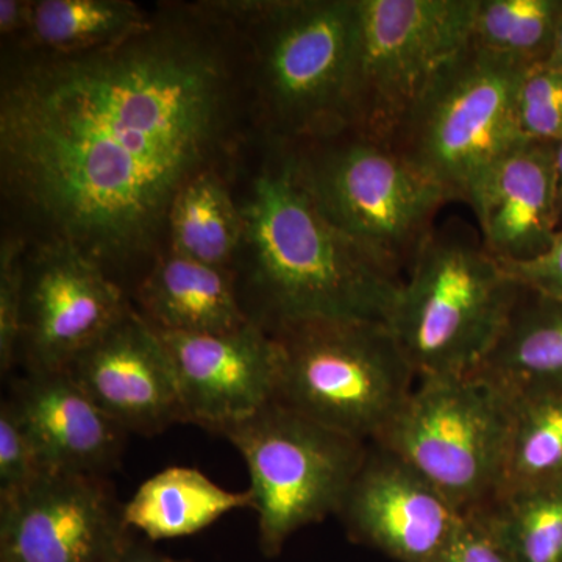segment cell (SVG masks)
<instances>
[{"label":"cell","mask_w":562,"mask_h":562,"mask_svg":"<svg viewBox=\"0 0 562 562\" xmlns=\"http://www.w3.org/2000/svg\"><path fill=\"white\" fill-rule=\"evenodd\" d=\"M132 308L110 272L60 241L25 255L20 361L25 372L65 371Z\"/></svg>","instance_id":"obj_11"},{"label":"cell","mask_w":562,"mask_h":562,"mask_svg":"<svg viewBox=\"0 0 562 562\" xmlns=\"http://www.w3.org/2000/svg\"><path fill=\"white\" fill-rule=\"evenodd\" d=\"M151 20L79 54L29 52L0 94L3 194L41 243L109 266L154 249L181 188L227 150L236 85L228 22Z\"/></svg>","instance_id":"obj_1"},{"label":"cell","mask_w":562,"mask_h":562,"mask_svg":"<svg viewBox=\"0 0 562 562\" xmlns=\"http://www.w3.org/2000/svg\"><path fill=\"white\" fill-rule=\"evenodd\" d=\"M33 2L29 0H2L0 2V33L20 40L29 31Z\"/></svg>","instance_id":"obj_31"},{"label":"cell","mask_w":562,"mask_h":562,"mask_svg":"<svg viewBox=\"0 0 562 562\" xmlns=\"http://www.w3.org/2000/svg\"><path fill=\"white\" fill-rule=\"evenodd\" d=\"M501 265L525 290L562 299V227L552 246L539 257L527 261H501Z\"/></svg>","instance_id":"obj_30"},{"label":"cell","mask_w":562,"mask_h":562,"mask_svg":"<svg viewBox=\"0 0 562 562\" xmlns=\"http://www.w3.org/2000/svg\"><path fill=\"white\" fill-rule=\"evenodd\" d=\"M547 66L558 70H562V24L560 32H558L557 43H554L552 55H550Z\"/></svg>","instance_id":"obj_34"},{"label":"cell","mask_w":562,"mask_h":562,"mask_svg":"<svg viewBox=\"0 0 562 562\" xmlns=\"http://www.w3.org/2000/svg\"><path fill=\"white\" fill-rule=\"evenodd\" d=\"M25 246L9 236L0 246V369L9 373L20 362Z\"/></svg>","instance_id":"obj_27"},{"label":"cell","mask_w":562,"mask_h":562,"mask_svg":"<svg viewBox=\"0 0 562 562\" xmlns=\"http://www.w3.org/2000/svg\"><path fill=\"white\" fill-rule=\"evenodd\" d=\"M524 288L462 221L432 228L386 324L417 380L479 371Z\"/></svg>","instance_id":"obj_4"},{"label":"cell","mask_w":562,"mask_h":562,"mask_svg":"<svg viewBox=\"0 0 562 562\" xmlns=\"http://www.w3.org/2000/svg\"><path fill=\"white\" fill-rule=\"evenodd\" d=\"M272 335L280 349L273 401L358 441H375L416 387L386 322L314 319Z\"/></svg>","instance_id":"obj_5"},{"label":"cell","mask_w":562,"mask_h":562,"mask_svg":"<svg viewBox=\"0 0 562 562\" xmlns=\"http://www.w3.org/2000/svg\"><path fill=\"white\" fill-rule=\"evenodd\" d=\"M43 473L105 476L120 461L127 431L66 371L25 372L10 397Z\"/></svg>","instance_id":"obj_17"},{"label":"cell","mask_w":562,"mask_h":562,"mask_svg":"<svg viewBox=\"0 0 562 562\" xmlns=\"http://www.w3.org/2000/svg\"><path fill=\"white\" fill-rule=\"evenodd\" d=\"M166 231L176 254L231 271L243 249L246 224L220 173L205 171L173 199Z\"/></svg>","instance_id":"obj_21"},{"label":"cell","mask_w":562,"mask_h":562,"mask_svg":"<svg viewBox=\"0 0 562 562\" xmlns=\"http://www.w3.org/2000/svg\"><path fill=\"white\" fill-rule=\"evenodd\" d=\"M38 458L9 401L0 406V498L10 497L41 475Z\"/></svg>","instance_id":"obj_29"},{"label":"cell","mask_w":562,"mask_h":562,"mask_svg":"<svg viewBox=\"0 0 562 562\" xmlns=\"http://www.w3.org/2000/svg\"><path fill=\"white\" fill-rule=\"evenodd\" d=\"M284 150L321 213L401 279L452 201L398 151L355 133Z\"/></svg>","instance_id":"obj_6"},{"label":"cell","mask_w":562,"mask_h":562,"mask_svg":"<svg viewBox=\"0 0 562 562\" xmlns=\"http://www.w3.org/2000/svg\"><path fill=\"white\" fill-rule=\"evenodd\" d=\"M486 250L498 261H527L560 231L554 143L524 140L479 177L465 201Z\"/></svg>","instance_id":"obj_16"},{"label":"cell","mask_w":562,"mask_h":562,"mask_svg":"<svg viewBox=\"0 0 562 562\" xmlns=\"http://www.w3.org/2000/svg\"><path fill=\"white\" fill-rule=\"evenodd\" d=\"M65 371L127 432L157 435L184 422L168 350L133 306Z\"/></svg>","instance_id":"obj_15"},{"label":"cell","mask_w":562,"mask_h":562,"mask_svg":"<svg viewBox=\"0 0 562 562\" xmlns=\"http://www.w3.org/2000/svg\"><path fill=\"white\" fill-rule=\"evenodd\" d=\"M111 562H181L172 560L171 557H166L154 547L149 546V542L138 541V539H128L127 543L122 547L121 552L114 557Z\"/></svg>","instance_id":"obj_32"},{"label":"cell","mask_w":562,"mask_h":562,"mask_svg":"<svg viewBox=\"0 0 562 562\" xmlns=\"http://www.w3.org/2000/svg\"><path fill=\"white\" fill-rule=\"evenodd\" d=\"M236 509H251L249 491H227L199 469L172 465L140 484L124 505V520L157 542L195 535Z\"/></svg>","instance_id":"obj_20"},{"label":"cell","mask_w":562,"mask_h":562,"mask_svg":"<svg viewBox=\"0 0 562 562\" xmlns=\"http://www.w3.org/2000/svg\"><path fill=\"white\" fill-rule=\"evenodd\" d=\"M355 542L397 562H431L465 514L394 453L369 443L338 514Z\"/></svg>","instance_id":"obj_14"},{"label":"cell","mask_w":562,"mask_h":562,"mask_svg":"<svg viewBox=\"0 0 562 562\" xmlns=\"http://www.w3.org/2000/svg\"><path fill=\"white\" fill-rule=\"evenodd\" d=\"M554 172H557L558 206L562 220V139L554 143Z\"/></svg>","instance_id":"obj_33"},{"label":"cell","mask_w":562,"mask_h":562,"mask_svg":"<svg viewBox=\"0 0 562 562\" xmlns=\"http://www.w3.org/2000/svg\"><path fill=\"white\" fill-rule=\"evenodd\" d=\"M560 479L562 390L513 395L512 430L498 498Z\"/></svg>","instance_id":"obj_23"},{"label":"cell","mask_w":562,"mask_h":562,"mask_svg":"<svg viewBox=\"0 0 562 562\" xmlns=\"http://www.w3.org/2000/svg\"><path fill=\"white\" fill-rule=\"evenodd\" d=\"M516 562H562V479L491 505Z\"/></svg>","instance_id":"obj_25"},{"label":"cell","mask_w":562,"mask_h":562,"mask_svg":"<svg viewBox=\"0 0 562 562\" xmlns=\"http://www.w3.org/2000/svg\"><path fill=\"white\" fill-rule=\"evenodd\" d=\"M513 395L479 372L417 380L397 416L371 443L394 453L468 514L501 494Z\"/></svg>","instance_id":"obj_8"},{"label":"cell","mask_w":562,"mask_h":562,"mask_svg":"<svg viewBox=\"0 0 562 562\" xmlns=\"http://www.w3.org/2000/svg\"><path fill=\"white\" fill-rule=\"evenodd\" d=\"M479 0H358L350 133L395 149L471 44Z\"/></svg>","instance_id":"obj_7"},{"label":"cell","mask_w":562,"mask_h":562,"mask_svg":"<svg viewBox=\"0 0 562 562\" xmlns=\"http://www.w3.org/2000/svg\"><path fill=\"white\" fill-rule=\"evenodd\" d=\"M136 310L154 330L221 335L239 330L250 317L235 276L169 249L158 257L136 290Z\"/></svg>","instance_id":"obj_18"},{"label":"cell","mask_w":562,"mask_h":562,"mask_svg":"<svg viewBox=\"0 0 562 562\" xmlns=\"http://www.w3.org/2000/svg\"><path fill=\"white\" fill-rule=\"evenodd\" d=\"M517 125L527 140L562 139V70L542 65L528 69L516 99Z\"/></svg>","instance_id":"obj_26"},{"label":"cell","mask_w":562,"mask_h":562,"mask_svg":"<svg viewBox=\"0 0 562 562\" xmlns=\"http://www.w3.org/2000/svg\"><path fill=\"white\" fill-rule=\"evenodd\" d=\"M531 68L468 49L428 92L395 151L465 201L473 181L524 143L516 116L517 90Z\"/></svg>","instance_id":"obj_10"},{"label":"cell","mask_w":562,"mask_h":562,"mask_svg":"<svg viewBox=\"0 0 562 562\" xmlns=\"http://www.w3.org/2000/svg\"><path fill=\"white\" fill-rule=\"evenodd\" d=\"M431 562H516L491 505L465 514L452 539Z\"/></svg>","instance_id":"obj_28"},{"label":"cell","mask_w":562,"mask_h":562,"mask_svg":"<svg viewBox=\"0 0 562 562\" xmlns=\"http://www.w3.org/2000/svg\"><path fill=\"white\" fill-rule=\"evenodd\" d=\"M562 24V0H479L471 46L524 66L547 65Z\"/></svg>","instance_id":"obj_24"},{"label":"cell","mask_w":562,"mask_h":562,"mask_svg":"<svg viewBox=\"0 0 562 562\" xmlns=\"http://www.w3.org/2000/svg\"><path fill=\"white\" fill-rule=\"evenodd\" d=\"M246 32L255 106L276 149L350 132L358 0L209 3Z\"/></svg>","instance_id":"obj_3"},{"label":"cell","mask_w":562,"mask_h":562,"mask_svg":"<svg viewBox=\"0 0 562 562\" xmlns=\"http://www.w3.org/2000/svg\"><path fill=\"white\" fill-rule=\"evenodd\" d=\"M276 155L241 209L247 316L271 335L314 319L386 322L403 279L321 213L286 150Z\"/></svg>","instance_id":"obj_2"},{"label":"cell","mask_w":562,"mask_h":562,"mask_svg":"<svg viewBox=\"0 0 562 562\" xmlns=\"http://www.w3.org/2000/svg\"><path fill=\"white\" fill-rule=\"evenodd\" d=\"M222 436L249 469L258 541L269 558L294 532L338 514L369 447L276 401Z\"/></svg>","instance_id":"obj_9"},{"label":"cell","mask_w":562,"mask_h":562,"mask_svg":"<svg viewBox=\"0 0 562 562\" xmlns=\"http://www.w3.org/2000/svg\"><path fill=\"white\" fill-rule=\"evenodd\" d=\"M150 22L128 0H38L21 43L36 54H79L128 38Z\"/></svg>","instance_id":"obj_22"},{"label":"cell","mask_w":562,"mask_h":562,"mask_svg":"<svg viewBox=\"0 0 562 562\" xmlns=\"http://www.w3.org/2000/svg\"><path fill=\"white\" fill-rule=\"evenodd\" d=\"M475 372L509 395L562 390V299L524 288L501 339Z\"/></svg>","instance_id":"obj_19"},{"label":"cell","mask_w":562,"mask_h":562,"mask_svg":"<svg viewBox=\"0 0 562 562\" xmlns=\"http://www.w3.org/2000/svg\"><path fill=\"white\" fill-rule=\"evenodd\" d=\"M132 531L105 476L41 473L0 498V562H111Z\"/></svg>","instance_id":"obj_12"},{"label":"cell","mask_w":562,"mask_h":562,"mask_svg":"<svg viewBox=\"0 0 562 562\" xmlns=\"http://www.w3.org/2000/svg\"><path fill=\"white\" fill-rule=\"evenodd\" d=\"M157 333L172 361L184 422L224 435L276 398L279 344L255 322L221 335Z\"/></svg>","instance_id":"obj_13"}]
</instances>
